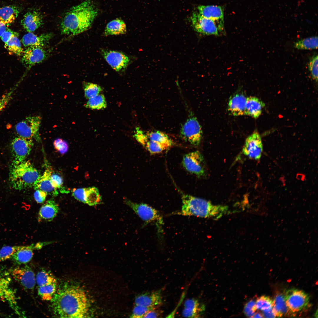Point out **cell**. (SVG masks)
I'll return each mask as SVG.
<instances>
[{"label": "cell", "instance_id": "obj_1", "mask_svg": "<svg viewBox=\"0 0 318 318\" xmlns=\"http://www.w3.org/2000/svg\"><path fill=\"white\" fill-rule=\"evenodd\" d=\"M54 316L61 318L90 317V305L85 291L75 284L65 282L57 290L50 300Z\"/></svg>", "mask_w": 318, "mask_h": 318}, {"label": "cell", "instance_id": "obj_2", "mask_svg": "<svg viewBox=\"0 0 318 318\" xmlns=\"http://www.w3.org/2000/svg\"><path fill=\"white\" fill-rule=\"evenodd\" d=\"M98 13V9L92 0H86L72 7L61 21L62 34L74 36L88 30Z\"/></svg>", "mask_w": 318, "mask_h": 318}, {"label": "cell", "instance_id": "obj_3", "mask_svg": "<svg viewBox=\"0 0 318 318\" xmlns=\"http://www.w3.org/2000/svg\"><path fill=\"white\" fill-rule=\"evenodd\" d=\"M182 206L177 214L218 219L229 212L228 206L215 205L209 201L181 192Z\"/></svg>", "mask_w": 318, "mask_h": 318}, {"label": "cell", "instance_id": "obj_4", "mask_svg": "<svg viewBox=\"0 0 318 318\" xmlns=\"http://www.w3.org/2000/svg\"><path fill=\"white\" fill-rule=\"evenodd\" d=\"M41 175L31 162L26 160L18 164H12L9 180L13 188L21 191L33 187Z\"/></svg>", "mask_w": 318, "mask_h": 318}, {"label": "cell", "instance_id": "obj_5", "mask_svg": "<svg viewBox=\"0 0 318 318\" xmlns=\"http://www.w3.org/2000/svg\"><path fill=\"white\" fill-rule=\"evenodd\" d=\"M9 273L0 271V299L8 304L16 315L25 317V313L19 305L16 292L12 287Z\"/></svg>", "mask_w": 318, "mask_h": 318}, {"label": "cell", "instance_id": "obj_6", "mask_svg": "<svg viewBox=\"0 0 318 318\" xmlns=\"http://www.w3.org/2000/svg\"><path fill=\"white\" fill-rule=\"evenodd\" d=\"M124 202L146 224L155 223L158 231H162L161 227L164 224L163 218L157 210L146 204L134 203L126 198H124Z\"/></svg>", "mask_w": 318, "mask_h": 318}, {"label": "cell", "instance_id": "obj_7", "mask_svg": "<svg viewBox=\"0 0 318 318\" xmlns=\"http://www.w3.org/2000/svg\"><path fill=\"white\" fill-rule=\"evenodd\" d=\"M191 20L193 29L198 33L218 36L225 33L224 23L205 18L199 13H193Z\"/></svg>", "mask_w": 318, "mask_h": 318}, {"label": "cell", "instance_id": "obj_8", "mask_svg": "<svg viewBox=\"0 0 318 318\" xmlns=\"http://www.w3.org/2000/svg\"><path fill=\"white\" fill-rule=\"evenodd\" d=\"M41 122V117L39 116L26 117L16 125L15 130L18 136L27 139H34L38 142H40L39 129Z\"/></svg>", "mask_w": 318, "mask_h": 318}, {"label": "cell", "instance_id": "obj_9", "mask_svg": "<svg viewBox=\"0 0 318 318\" xmlns=\"http://www.w3.org/2000/svg\"><path fill=\"white\" fill-rule=\"evenodd\" d=\"M180 133L185 141L192 145L197 146L200 144L203 135L201 127L192 112L182 126Z\"/></svg>", "mask_w": 318, "mask_h": 318}, {"label": "cell", "instance_id": "obj_10", "mask_svg": "<svg viewBox=\"0 0 318 318\" xmlns=\"http://www.w3.org/2000/svg\"><path fill=\"white\" fill-rule=\"evenodd\" d=\"M284 296L289 313L292 315L305 309L309 302L307 294L302 290L295 288L286 290Z\"/></svg>", "mask_w": 318, "mask_h": 318}, {"label": "cell", "instance_id": "obj_11", "mask_svg": "<svg viewBox=\"0 0 318 318\" xmlns=\"http://www.w3.org/2000/svg\"><path fill=\"white\" fill-rule=\"evenodd\" d=\"M33 145L32 139L18 136L15 138L11 144L13 158L12 164H18L26 160L30 154Z\"/></svg>", "mask_w": 318, "mask_h": 318}, {"label": "cell", "instance_id": "obj_12", "mask_svg": "<svg viewBox=\"0 0 318 318\" xmlns=\"http://www.w3.org/2000/svg\"><path fill=\"white\" fill-rule=\"evenodd\" d=\"M182 164L188 172L198 177L205 175V169L204 158L199 151L192 152L183 156Z\"/></svg>", "mask_w": 318, "mask_h": 318}, {"label": "cell", "instance_id": "obj_13", "mask_svg": "<svg viewBox=\"0 0 318 318\" xmlns=\"http://www.w3.org/2000/svg\"><path fill=\"white\" fill-rule=\"evenodd\" d=\"M10 274L24 289L32 290L36 283L35 274L27 265L17 266L11 269Z\"/></svg>", "mask_w": 318, "mask_h": 318}, {"label": "cell", "instance_id": "obj_14", "mask_svg": "<svg viewBox=\"0 0 318 318\" xmlns=\"http://www.w3.org/2000/svg\"><path fill=\"white\" fill-rule=\"evenodd\" d=\"M72 194L77 200L90 206H96L102 203L99 191L95 187L74 188Z\"/></svg>", "mask_w": 318, "mask_h": 318}, {"label": "cell", "instance_id": "obj_15", "mask_svg": "<svg viewBox=\"0 0 318 318\" xmlns=\"http://www.w3.org/2000/svg\"><path fill=\"white\" fill-rule=\"evenodd\" d=\"M263 150L261 137L258 132L255 131L246 138L242 149L243 153L250 159L259 160Z\"/></svg>", "mask_w": 318, "mask_h": 318}, {"label": "cell", "instance_id": "obj_16", "mask_svg": "<svg viewBox=\"0 0 318 318\" xmlns=\"http://www.w3.org/2000/svg\"><path fill=\"white\" fill-rule=\"evenodd\" d=\"M101 52L107 63L117 72L125 69L130 62L129 57L122 52L105 49H101Z\"/></svg>", "mask_w": 318, "mask_h": 318}, {"label": "cell", "instance_id": "obj_17", "mask_svg": "<svg viewBox=\"0 0 318 318\" xmlns=\"http://www.w3.org/2000/svg\"><path fill=\"white\" fill-rule=\"evenodd\" d=\"M21 62L27 68L42 62L47 57V53L43 48L29 47L24 51Z\"/></svg>", "mask_w": 318, "mask_h": 318}, {"label": "cell", "instance_id": "obj_18", "mask_svg": "<svg viewBox=\"0 0 318 318\" xmlns=\"http://www.w3.org/2000/svg\"><path fill=\"white\" fill-rule=\"evenodd\" d=\"M134 137L136 140L151 154L160 153L170 148L166 145L150 140L148 138L146 132L138 128H137L136 129Z\"/></svg>", "mask_w": 318, "mask_h": 318}, {"label": "cell", "instance_id": "obj_19", "mask_svg": "<svg viewBox=\"0 0 318 318\" xmlns=\"http://www.w3.org/2000/svg\"><path fill=\"white\" fill-rule=\"evenodd\" d=\"M52 173V169L47 167L43 175L35 183L33 187L34 189L41 190L52 196H57L59 193L58 190L53 186L51 181Z\"/></svg>", "mask_w": 318, "mask_h": 318}, {"label": "cell", "instance_id": "obj_20", "mask_svg": "<svg viewBox=\"0 0 318 318\" xmlns=\"http://www.w3.org/2000/svg\"><path fill=\"white\" fill-rule=\"evenodd\" d=\"M53 36V34L51 33H45L38 35L30 32L25 34L21 41L25 47L43 48L49 43Z\"/></svg>", "mask_w": 318, "mask_h": 318}, {"label": "cell", "instance_id": "obj_21", "mask_svg": "<svg viewBox=\"0 0 318 318\" xmlns=\"http://www.w3.org/2000/svg\"><path fill=\"white\" fill-rule=\"evenodd\" d=\"M135 303L136 305L149 307H158L162 303L161 291L159 290L142 294L136 298Z\"/></svg>", "mask_w": 318, "mask_h": 318}, {"label": "cell", "instance_id": "obj_22", "mask_svg": "<svg viewBox=\"0 0 318 318\" xmlns=\"http://www.w3.org/2000/svg\"><path fill=\"white\" fill-rule=\"evenodd\" d=\"M21 24L28 33L33 32L43 24L42 16L36 11L27 12L21 21Z\"/></svg>", "mask_w": 318, "mask_h": 318}, {"label": "cell", "instance_id": "obj_23", "mask_svg": "<svg viewBox=\"0 0 318 318\" xmlns=\"http://www.w3.org/2000/svg\"><path fill=\"white\" fill-rule=\"evenodd\" d=\"M246 98L243 94L240 93L231 97L228 104V111L233 116L244 115Z\"/></svg>", "mask_w": 318, "mask_h": 318}, {"label": "cell", "instance_id": "obj_24", "mask_svg": "<svg viewBox=\"0 0 318 318\" xmlns=\"http://www.w3.org/2000/svg\"><path fill=\"white\" fill-rule=\"evenodd\" d=\"M59 207L55 201L52 199L47 201L41 207L38 216L39 222L50 221L57 216Z\"/></svg>", "mask_w": 318, "mask_h": 318}, {"label": "cell", "instance_id": "obj_25", "mask_svg": "<svg viewBox=\"0 0 318 318\" xmlns=\"http://www.w3.org/2000/svg\"><path fill=\"white\" fill-rule=\"evenodd\" d=\"M184 306L182 315L185 317H199L205 310L204 305L201 304L198 300L193 298L186 300Z\"/></svg>", "mask_w": 318, "mask_h": 318}, {"label": "cell", "instance_id": "obj_26", "mask_svg": "<svg viewBox=\"0 0 318 318\" xmlns=\"http://www.w3.org/2000/svg\"><path fill=\"white\" fill-rule=\"evenodd\" d=\"M199 13L202 16L216 21L224 23V11L222 8L214 5H200Z\"/></svg>", "mask_w": 318, "mask_h": 318}, {"label": "cell", "instance_id": "obj_27", "mask_svg": "<svg viewBox=\"0 0 318 318\" xmlns=\"http://www.w3.org/2000/svg\"><path fill=\"white\" fill-rule=\"evenodd\" d=\"M265 103L258 98L249 96L246 98L244 115L257 118L261 115Z\"/></svg>", "mask_w": 318, "mask_h": 318}, {"label": "cell", "instance_id": "obj_28", "mask_svg": "<svg viewBox=\"0 0 318 318\" xmlns=\"http://www.w3.org/2000/svg\"><path fill=\"white\" fill-rule=\"evenodd\" d=\"M35 249H36L35 244L27 246H19L11 259L17 264H26L32 259L34 254L33 250Z\"/></svg>", "mask_w": 318, "mask_h": 318}, {"label": "cell", "instance_id": "obj_29", "mask_svg": "<svg viewBox=\"0 0 318 318\" xmlns=\"http://www.w3.org/2000/svg\"><path fill=\"white\" fill-rule=\"evenodd\" d=\"M21 9L18 6L11 5L0 8V21L9 26L16 18Z\"/></svg>", "mask_w": 318, "mask_h": 318}, {"label": "cell", "instance_id": "obj_30", "mask_svg": "<svg viewBox=\"0 0 318 318\" xmlns=\"http://www.w3.org/2000/svg\"><path fill=\"white\" fill-rule=\"evenodd\" d=\"M126 24L122 19L117 18L109 22L107 25L104 32L105 36L119 35L126 32Z\"/></svg>", "mask_w": 318, "mask_h": 318}, {"label": "cell", "instance_id": "obj_31", "mask_svg": "<svg viewBox=\"0 0 318 318\" xmlns=\"http://www.w3.org/2000/svg\"><path fill=\"white\" fill-rule=\"evenodd\" d=\"M272 309L276 317H280L290 314L284 296L281 294H277L273 300Z\"/></svg>", "mask_w": 318, "mask_h": 318}, {"label": "cell", "instance_id": "obj_32", "mask_svg": "<svg viewBox=\"0 0 318 318\" xmlns=\"http://www.w3.org/2000/svg\"><path fill=\"white\" fill-rule=\"evenodd\" d=\"M148 138L155 142L168 146L170 147L173 145L172 139L165 133L158 130L146 132Z\"/></svg>", "mask_w": 318, "mask_h": 318}, {"label": "cell", "instance_id": "obj_33", "mask_svg": "<svg viewBox=\"0 0 318 318\" xmlns=\"http://www.w3.org/2000/svg\"><path fill=\"white\" fill-rule=\"evenodd\" d=\"M57 282L38 286V294L44 301H50L57 290Z\"/></svg>", "mask_w": 318, "mask_h": 318}, {"label": "cell", "instance_id": "obj_34", "mask_svg": "<svg viewBox=\"0 0 318 318\" xmlns=\"http://www.w3.org/2000/svg\"><path fill=\"white\" fill-rule=\"evenodd\" d=\"M85 105V107L92 109L100 110L105 108L107 103L104 96L99 94L88 99Z\"/></svg>", "mask_w": 318, "mask_h": 318}, {"label": "cell", "instance_id": "obj_35", "mask_svg": "<svg viewBox=\"0 0 318 318\" xmlns=\"http://www.w3.org/2000/svg\"><path fill=\"white\" fill-rule=\"evenodd\" d=\"M318 40V37L316 36L304 39L296 42L294 47L298 49H317Z\"/></svg>", "mask_w": 318, "mask_h": 318}, {"label": "cell", "instance_id": "obj_36", "mask_svg": "<svg viewBox=\"0 0 318 318\" xmlns=\"http://www.w3.org/2000/svg\"><path fill=\"white\" fill-rule=\"evenodd\" d=\"M4 47L10 52L17 56H22L24 52L21 42L16 36L13 37L4 43Z\"/></svg>", "mask_w": 318, "mask_h": 318}, {"label": "cell", "instance_id": "obj_37", "mask_svg": "<svg viewBox=\"0 0 318 318\" xmlns=\"http://www.w3.org/2000/svg\"><path fill=\"white\" fill-rule=\"evenodd\" d=\"M36 279V282L38 286L57 282L56 279L52 274L44 270L39 272L37 274Z\"/></svg>", "mask_w": 318, "mask_h": 318}, {"label": "cell", "instance_id": "obj_38", "mask_svg": "<svg viewBox=\"0 0 318 318\" xmlns=\"http://www.w3.org/2000/svg\"><path fill=\"white\" fill-rule=\"evenodd\" d=\"M83 88L85 97L87 99L100 94L102 90L99 85L87 82L83 83Z\"/></svg>", "mask_w": 318, "mask_h": 318}, {"label": "cell", "instance_id": "obj_39", "mask_svg": "<svg viewBox=\"0 0 318 318\" xmlns=\"http://www.w3.org/2000/svg\"><path fill=\"white\" fill-rule=\"evenodd\" d=\"M273 305V300L270 297L266 296H262L259 297L256 302V307L264 311H267L271 309Z\"/></svg>", "mask_w": 318, "mask_h": 318}, {"label": "cell", "instance_id": "obj_40", "mask_svg": "<svg viewBox=\"0 0 318 318\" xmlns=\"http://www.w3.org/2000/svg\"><path fill=\"white\" fill-rule=\"evenodd\" d=\"M19 246H5L0 250V262L11 259Z\"/></svg>", "mask_w": 318, "mask_h": 318}, {"label": "cell", "instance_id": "obj_41", "mask_svg": "<svg viewBox=\"0 0 318 318\" xmlns=\"http://www.w3.org/2000/svg\"><path fill=\"white\" fill-rule=\"evenodd\" d=\"M51 180L53 186L58 190L59 189L62 193L69 192L63 187V180L62 178L59 175L52 173Z\"/></svg>", "mask_w": 318, "mask_h": 318}, {"label": "cell", "instance_id": "obj_42", "mask_svg": "<svg viewBox=\"0 0 318 318\" xmlns=\"http://www.w3.org/2000/svg\"><path fill=\"white\" fill-rule=\"evenodd\" d=\"M16 87V85L0 97V114L12 99Z\"/></svg>", "mask_w": 318, "mask_h": 318}, {"label": "cell", "instance_id": "obj_43", "mask_svg": "<svg viewBox=\"0 0 318 318\" xmlns=\"http://www.w3.org/2000/svg\"><path fill=\"white\" fill-rule=\"evenodd\" d=\"M317 55L312 57L309 64V69L312 78L317 82L318 81V58Z\"/></svg>", "mask_w": 318, "mask_h": 318}, {"label": "cell", "instance_id": "obj_44", "mask_svg": "<svg viewBox=\"0 0 318 318\" xmlns=\"http://www.w3.org/2000/svg\"><path fill=\"white\" fill-rule=\"evenodd\" d=\"M154 308H155L149 307L141 305H136L133 309L132 317L143 318L145 315L148 311Z\"/></svg>", "mask_w": 318, "mask_h": 318}, {"label": "cell", "instance_id": "obj_45", "mask_svg": "<svg viewBox=\"0 0 318 318\" xmlns=\"http://www.w3.org/2000/svg\"><path fill=\"white\" fill-rule=\"evenodd\" d=\"M256 309V302L253 300H251L245 304L244 309V312L247 317H253Z\"/></svg>", "mask_w": 318, "mask_h": 318}, {"label": "cell", "instance_id": "obj_46", "mask_svg": "<svg viewBox=\"0 0 318 318\" xmlns=\"http://www.w3.org/2000/svg\"><path fill=\"white\" fill-rule=\"evenodd\" d=\"M54 148L60 153L64 154L67 151L68 145L67 143L61 139L55 140L53 143Z\"/></svg>", "mask_w": 318, "mask_h": 318}, {"label": "cell", "instance_id": "obj_47", "mask_svg": "<svg viewBox=\"0 0 318 318\" xmlns=\"http://www.w3.org/2000/svg\"><path fill=\"white\" fill-rule=\"evenodd\" d=\"M19 35L18 33L13 31L8 28L3 33L0 38L2 41L6 43L13 37L15 36L18 37Z\"/></svg>", "mask_w": 318, "mask_h": 318}, {"label": "cell", "instance_id": "obj_48", "mask_svg": "<svg viewBox=\"0 0 318 318\" xmlns=\"http://www.w3.org/2000/svg\"><path fill=\"white\" fill-rule=\"evenodd\" d=\"M47 194L39 189L35 190L34 197L36 201L38 203H42L45 201Z\"/></svg>", "mask_w": 318, "mask_h": 318}, {"label": "cell", "instance_id": "obj_49", "mask_svg": "<svg viewBox=\"0 0 318 318\" xmlns=\"http://www.w3.org/2000/svg\"><path fill=\"white\" fill-rule=\"evenodd\" d=\"M162 311L159 307L153 308L148 311L143 318H158L161 315Z\"/></svg>", "mask_w": 318, "mask_h": 318}, {"label": "cell", "instance_id": "obj_50", "mask_svg": "<svg viewBox=\"0 0 318 318\" xmlns=\"http://www.w3.org/2000/svg\"><path fill=\"white\" fill-rule=\"evenodd\" d=\"M263 314V317H264L274 318L276 317V315L273 310L272 308L269 311H264Z\"/></svg>", "mask_w": 318, "mask_h": 318}, {"label": "cell", "instance_id": "obj_51", "mask_svg": "<svg viewBox=\"0 0 318 318\" xmlns=\"http://www.w3.org/2000/svg\"><path fill=\"white\" fill-rule=\"evenodd\" d=\"M9 26L0 21V38L3 33L8 28Z\"/></svg>", "mask_w": 318, "mask_h": 318}, {"label": "cell", "instance_id": "obj_52", "mask_svg": "<svg viewBox=\"0 0 318 318\" xmlns=\"http://www.w3.org/2000/svg\"><path fill=\"white\" fill-rule=\"evenodd\" d=\"M253 317L254 318H263L264 317L263 315L260 312H257L256 313H255Z\"/></svg>", "mask_w": 318, "mask_h": 318}, {"label": "cell", "instance_id": "obj_53", "mask_svg": "<svg viewBox=\"0 0 318 318\" xmlns=\"http://www.w3.org/2000/svg\"><path fill=\"white\" fill-rule=\"evenodd\" d=\"M4 316V314H2L1 313H0V316H1L3 317V316Z\"/></svg>", "mask_w": 318, "mask_h": 318}]
</instances>
